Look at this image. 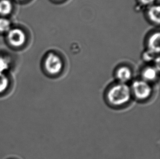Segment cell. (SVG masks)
<instances>
[{
  "instance_id": "cell-1",
  "label": "cell",
  "mask_w": 160,
  "mask_h": 159,
  "mask_svg": "<svg viewBox=\"0 0 160 159\" xmlns=\"http://www.w3.org/2000/svg\"><path fill=\"white\" fill-rule=\"evenodd\" d=\"M132 97L130 87L119 82L109 86L105 93V99L108 105L115 108H121L128 106Z\"/></svg>"
},
{
  "instance_id": "cell-2",
  "label": "cell",
  "mask_w": 160,
  "mask_h": 159,
  "mask_svg": "<svg viewBox=\"0 0 160 159\" xmlns=\"http://www.w3.org/2000/svg\"><path fill=\"white\" fill-rule=\"evenodd\" d=\"M42 65L44 73L51 78L61 75L65 68V63L62 57L54 51L49 52L46 54Z\"/></svg>"
},
{
  "instance_id": "cell-3",
  "label": "cell",
  "mask_w": 160,
  "mask_h": 159,
  "mask_svg": "<svg viewBox=\"0 0 160 159\" xmlns=\"http://www.w3.org/2000/svg\"><path fill=\"white\" fill-rule=\"evenodd\" d=\"M4 38L7 46L15 51L24 49L28 43V33L20 26H13Z\"/></svg>"
},
{
  "instance_id": "cell-4",
  "label": "cell",
  "mask_w": 160,
  "mask_h": 159,
  "mask_svg": "<svg viewBox=\"0 0 160 159\" xmlns=\"http://www.w3.org/2000/svg\"><path fill=\"white\" fill-rule=\"evenodd\" d=\"M130 88L132 97L141 102L147 101L152 98L153 94V88L151 84L142 79L135 80Z\"/></svg>"
},
{
  "instance_id": "cell-5",
  "label": "cell",
  "mask_w": 160,
  "mask_h": 159,
  "mask_svg": "<svg viewBox=\"0 0 160 159\" xmlns=\"http://www.w3.org/2000/svg\"><path fill=\"white\" fill-rule=\"evenodd\" d=\"M13 85V80L10 74L0 72V98L9 93Z\"/></svg>"
},
{
  "instance_id": "cell-6",
  "label": "cell",
  "mask_w": 160,
  "mask_h": 159,
  "mask_svg": "<svg viewBox=\"0 0 160 159\" xmlns=\"http://www.w3.org/2000/svg\"><path fill=\"white\" fill-rule=\"evenodd\" d=\"M115 77L118 82L126 84L130 81L133 77L132 69L124 65L118 67L115 72Z\"/></svg>"
},
{
  "instance_id": "cell-7",
  "label": "cell",
  "mask_w": 160,
  "mask_h": 159,
  "mask_svg": "<svg viewBox=\"0 0 160 159\" xmlns=\"http://www.w3.org/2000/svg\"><path fill=\"white\" fill-rule=\"evenodd\" d=\"M160 35L159 32L150 36L147 41V50L156 55L160 52Z\"/></svg>"
},
{
  "instance_id": "cell-8",
  "label": "cell",
  "mask_w": 160,
  "mask_h": 159,
  "mask_svg": "<svg viewBox=\"0 0 160 159\" xmlns=\"http://www.w3.org/2000/svg\"><path fill=\"white\" fill-rule=\"evenodd\" d=\"M142 79L151 84L158 78V68L153 66L145 67L142 71Z\"/></svg>"
},
{
  "instance_id": "cell-9",
  "label": "cell",
  "mask_w": 160,
  "mask_h": 159,
  "mask_svg": "<svg viewBox=\"0 0 160 159\" xmlns=\"http://www.w3.org/2000/svg\"><path fill=\"white\" fill-rule=\"evenodd\" d=\"M13 65V59L10 55L2 52L0 54V72L9 73Z\"/></svg>"
},
{
  "instance_id": "cell-10",
  "label": "cell",
  "mask_w": 160,
  "mask_h": 159,
  "mask_svg": "<svg viewBox=\"0 0 160 159\" xmlns=\"http://www.w3.org/2000/svg\"><path fill=\"white\" fill-rule=\"evenodd\" d=\"M14 11L13 0H0V17H9Z\"/></svg>"
},
{
  "instance_id": "cell-11",
  "label": "cell",
  "mask_w": 160,
  "mask_h": 159,
  "mask_svg": "<svg viewBox=\"0 0 160 159\" xmlns=\"http://www.w3.org/2000/svg\"><path fill=\"white\" fill-rule=\"evenodd\" d=\"M160 9L159 5L154 4L148 7L147 11V16L148 19L155 25L160 24Z\"/></svg>"
},
{
  "instance_id": "cell-12",
  "label": "cell",
  "mask_w": 160,
  "mask_h": 159,
  "mask_svg": "<svg viewBox=\"0 0 160 159\" xmlns=\"http://www.w3.org/2000/svg\"><path fill=\"white\" fill-rule=\"evenodd\" d=\"M13 24L9 17H0V35L3 36L6 34L13 27Z\"/></svg>"
},
{
  "instance_id": "cell-13",
  "label": "cell",
  "mask_w": 160,
  "mask_h": 159,
  "mask_svg": "<svg viewBox=\"0 0 160 159\" xmlns=\"http://www.w3.org/2000/svg\"><path fill=\"white\" fill-rule=\"evenodd\" d=\"M141 6L149 7L155 4L156 0H137Z\"/></svg>"
},
{
  "instance_id": "cell-14",
  "label": "cell",
  "mask_w": 160,
  "mask_h": 159,
  "mask_svg": "<svg viewBox=\"0 0 160 159\" xmlns=\"http://www.w3.org/2000/svg\"><path fill=\"white\" fill-rule=\"evenodd\" d=\"M155 56L154 54L152 53L151 52L147 50L143 54V59L146 62H150L153 60L154 58V56Z\"/></svg>"
},
{
  "instance_id": "cell-15",
  "label": "cell",
  "mask_w": 160,
  "mask_h": 159,
  "mask_svg": "<svg viewBox=\"0 0 160 159\" xmlns=\"http://www.w3.org/2000/svg\"><path fill=\"white\" fill-rule=\"evenodd\" d=\"M31 0H13V1L17 3L18 4H25L28 3Z\"/></svg>"
},
{
  "instance_id": "cell-16",
  "label": "cell",
  "mask_w": 160,
  "mask_h": 159,
  "mask_svg": "<svg viewBox=\"0 0 160 159\" xmlns=\"http://www.w3.org/2000/svg\"><path fill=\"white\" fill-rule=\"evenodd\" d=\"M52 1L55 2H63L65 0H52Z\"/></svg>"
}]
</instances>
